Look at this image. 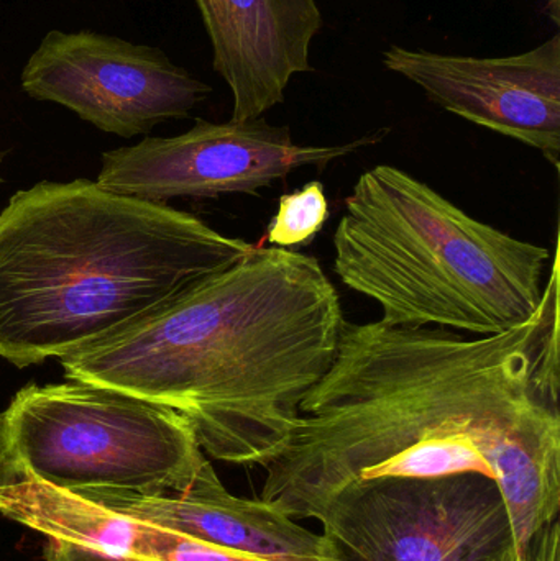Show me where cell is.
<instances>
[{"label": "cell", "instance_id": "6da1fadb", "mask_svg": "<svg viewBox=\"0 0 560 561\" xmlns=\"http://www.w3.org/2000/svg\"><path fill=\"white\" fill-rule=\"evenodd\" d=\"M559 249L525 325L466 339L377 320L342 327L338 355L302 398L260 500L312 519L341 488L380 478L482 473L502 491L513 547L560 510Z\"/></svg>", "mask_w": 560, "mask_h": 561}, {"label": "cell", "instance_id": "7a4b0ae2", "mask_svg": "<svg viewBox=\"0 0 560 561\" xmlns=\"http://www.w3.org/2000/svg\"><path fill=\"white\" fill-rule=\"evenodd\" d=\"M344 323L341 297L315 256L255 245L59 363L69 381L181 412L214 460L266 467L334 363Z\"/></svg>", "mask_w": 560, "mask_h": 561}, {"label": "cell", "instance_id": "3957f363", "mask_svg": "<svg viewBox=\"0 0 560 561\" xmlns=\"http://www.w3.org/2000/svg\"><path fill=\"white\" fill-rule=\"evenodd\" d=\"M255 250L164 203L38 183L0 213V358H61L144 319Z\"/></svg>", "mask_w": 560, "mask_h": 561}, {"label": "cell", "instance_id": "277c9868", "mask_svg": "<svg viewBox=\"0 0 560 561\" xmlns=\"http://www.w3.org/2000/svg\"><path fill=\"white\" fill-rule=\"evenodd\" d=\"M334 272L393 327L479 336L525 325L542 300L551 250L473 219L390 164L358 178L334 236Z\"/></svg>", "mask_w": 560, "mask_h": 561}, {"label": "cell", "instance_id": "5b68a950", "mask_svg": "<svg viewBox=\"0 0 560 561\" xmlns=\"http://www.w3.org/2000/svg\"><path fill=\"white\" fill-rule=\"evenodd\" d=\"M206 461L181 412L104 386L30 382L0 414V471L71 493L180 491Z\"/></svg>", "mask_w": 560, "mask_h": 561}, {"label": "cell", "instance_id": "8992f818", "mask_svg": "<svg viewBox=\"0 0 560 561\" xmlns=\"http://www.w3.org/2000/svg\"><path fill=\"white\" fill-rule=\"evenodd\" d=\"M312 519L322 561H496L513 547L502 491L482 473L358 481Z\"/></svg>", "mask_w": 560, "mask_h": 561}, {"label": "cell", "instance_id": "52a82bcc", "mask_svg": "<svg viewBox=\"0 0 560 561\" xmlns=\"http://www.w3.org/2000/svg\"><path fill=\"white\" fill-rule=\"evenodd\" d=\"M390 128H380L342 145H299L288 127L265 118L245 122L201 121L176 137H147L134 147L102 154L95 183L122 196L164 203L174 197L255 194L301 168L331 161L380 144Z\"/></svg>", "mask_w": 560, "mask_h": 561}, {"label": "cell", "instance_id": "ba28073f", "mask_svg": "<svg viewBox=\"0 0 560 561\" xmlns=\"http://www.w3.org/2000/svg\"><path fill=\"white\" fill-rule=\"evenodd\" d=\"M20 84L35 101L62 105L122 138L190 117L213 92L163 49L91 30L46 33L23 66Z\"/></svg>", "mask_w": 560, "mask_h": 561}, {"label": "cell", "instance_id": "9c48e42d", "mask_svg": "<svg viewBox=\"0 0 560 561\" xmlns=\"http://www.w3.org/2000/svg\"><path fill=\"white\" fill-rule=\"evenodd\" d=\"M388 71L423 89L437 107L560 161V35L503 58L390 46Z\"/></svg>", "mask_w": 560, "mask_h": 561}, {"label": "cell", "instance_id": "30bf717a", "mask_svg": "<svg viewBox=\"0 0 560 561\" xmlns=\"http://www.w3.org/2000/svg\"><path fill=\"white\" fill-rule=\"evenodd\" d=\"M213 45L214 71L232 92L233 122L263 117L285 101L293 76L312 72L324 25L316 0H194Z\"/></svg>", "mask_w": 560, "mask_h": 561}, {"label": "cell", "instance_id": "8fae6325", "mask_svg": "<svg viewBox=\"0 0 560 561\" xmlns=\"http://www.w3.org/2000/svg\"><path fill=\"white\" fill-rule=\"evenodd\" d=\"M78 494L138 523L186 534L262 561H322L321 536L309 533L266 501L230 494L209 460L184 490Z\"/></svg>", "mask_w": 560, "mask_h": 561}, {"label": "cell", "instance_id": "7c38bea8", "mask_svg": "<svg viewBox=\"0 0 560 561\" xmlns=\"http://www.w3.org/2000/svg\"><path fill=\"white\" fill-rule=\"evenodd\" d=\"M0 514L46 537L45 561H144V523L26 471H0Z\"/></svg>", "mask_w": 560, "mask_h": 561}, {"label": "cell", "instance_id": "4fadbf2b", "mask_svg": "<svg viewBox=\"0 0 560 561\" xmlns=\"http://www.w3.org/2000/svg\"><path fill=\"white\" fill-rule=\"evenodd\" d=\"M329 219L324 187L311 181L302 190L279 197L278 213L270 224L265 240L278 249L308 245Z\"/></svg>", "mask_w": 560, "mask_h": 561}, {"label": "cell", "instance_id": "5bb4252c", "mask_svg": "<svg viewBox=\"0 0 560 561\" xmlns=\"http://www.w3.org/2000/svg\"><path fill=\"white\" fill-rule=\"evenodd\" d=\"M145 524V523H144ZM144 561H262L186 534L145 524Z\"/></svg>", "mask_w": 560, "mask_h": 561}, {"label": "cell", "instance_id": "9a60e30c", "mask_svg": "<svg viewBox=\"0 0 560 561\" xmlns=\"http://www.w3.org/2000/svg\"><path fill=\"white\" fill-rule=\"evenodd\" d=\"M525 561H560V526L552 520L533 536Z\"/></svg>", "mask_w": 560, "mask_h": 561}, {"label": "cell", "instance_id": "2e32d148", "mask_svg": "<svg viewBox=\"0 0 560 561\" xmlns=\"http://www.w3.org/2000/svg\"><path fill=\"white\" fill-rule=\"evenodd\" d=\"M546 13L556 26H560V0H545Z\"/></svg>", "mask_w": 560, "mask_h": 561}, {"label": "cell", "instance_id": "e0dca14e", "mask_svg": "<svg viewBox=\"0 0 560 561\" xmlns=\"http://www.w3.org/2000/svg\"><path fill=\"white\" fill-rule=\"evenodd\" d=\"M496 561H518V557H516L515 549L513 547H510L508 550H506L505 553H503L502 557H500Z\"/></svg>", "mask_w": 560, "mask_h": 561}, {"label": "cell", "instance_id": "ac0fdd59", "mask_svg": "<svg viewBox=\"0 0 560 561\" xmlns=\"http://www.w3.org/2000/svg\"><path fill=\"white\" fill-rule=\"evenodd\" d=\"M3 157H5V153L3 151H0V167H2ZM3 183L2 174H0V184Z\"/></svg>", "mask_w": 560, "mask_h": 561}]
</instances>
